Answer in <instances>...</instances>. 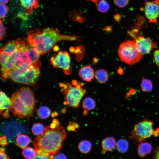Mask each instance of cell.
Masks as SVG:
<instances>
[{"label": "cell", "mask_w": 159, "mask_h": 159, "mask_svg": "<svg viewBox=\"0 0 159 159\" xmlns=\"http://www.w3.org/2000/svg\"><path fill=\"white\" fill-rule=\"evenodd\" d=\"M28 40L39 52L40 55L49 52L54 45L62 40L80 41V37L61 34L59 30L52 27L44 29L42 32L38 29L29 31Z\"/></svg>", "instance_id": "cell-1"}, {"label": "cell", "mask_w": 159, "mask_h": 159, "mask_svg": "<svg viewBox=\"0 0 159 159\" xmlns=\"http://www.w3.org/2000/svg\"><path fill=\"white\" fill-rule=\"evenodd\" d=\"M66 135L62 126H59L52 128L49 125H47L43 133L35 138L33 144L37 151L53 155L61 149Z\"/></svg>", "instance_id": "cell-2"}, {"label": "cell", "mask_w": 159, "mask_h": 159, "mask_svg": "<svg viewBox=\"0 0 159 159\" xmlns=\"http://www.w3.org/2000/svg\"><path fill=\"white\" fill-rule=\"evenodd\" d=\"M10 99V110L15 117L29 119L33 116L36 101L29 88L23 87L18 89L12 94Z\"/></svg>", "instance_id": "cell-3"}, {"label": "cell", "mask_w": 159, "mask_h": 159, "mask_svg": "<svg viewBox=\"0 0 159 159\" xmlns=\"http://www.w3.org/2000/svg\"><path fill=\"white\" fill-rule=\"evenodd\" d=\"M40 75L39 68L26 64L16 67L10 72L8 79L14 82L34 86Z\"/></svg>", "instance_id": "cell-4"}, {"label": "cell", "mask_w": 159, "mask_h": 159, "mask_svg": "<svg viewBox=\"0 0 159 159\" xmlns=\"http://www.w3.org/2000/svg\"><path fill=\"white\" fill-rule=\"evenodd\" d=\"M84 85L83 83H78L75 80H72L71 83H60L61 92L64 95V104L74 109L78 108L82 98L86 93L83 87Z\"/></svg>", "instance_id": "cell-5"}, {"label": "cell", "mask_w": 159, "mask_h": 159, "mask_svg": "<svg viewBox=\"0 0 159 159\" xmlns=\"http://www.w3.org/2000/svg\"><path fill=\"white\" fill-rule=\"evenodd\" d=\"M118 53L120 60L130 65L139 62L143 57L134 40L126 41L121 43L118 49Z\"/></svg>", "instance_id": "cell-6"}, {"label": "cell", "mask_w": 159, "mask_h": 159, "mask_svg": "<svg viewBox=\"0 0 159 159\" xmlns=\"http://www.w3.org/2000/svg\"><path fill=\"white\" fill-rule=\"evenodd\" d=\"M154 132L153 122L146 118L134 126L129 137L140 143L153 135Z\"/></svg>", "instance_id": "cell-7"}, {"label": "cell", "mask_w": 159, "mask_h": 159, "mask_svg": "<svg viewBox=\"0 0 159 159\" xmlns=\"http://www.w3.org/2000/svg\"><path fill=\"white\" fill-rule=\"evenodd\" d=\"M27 40V38H19L16 41V51L15 58L16 66L32 64L26 47Z\"/></svg>", "instance_id": "cell-8"}, {"label": "cell", "mask_w": 159, "mask_h": 159, "mask_svg": "<svg viewBox=\"0 0 159 159\" xmlns=\"http://www.w3.org/2000/svg\"><path fill=\"white\" fill-rule=\"evenodd\" d=\"M50 62L54 67L62 69L64 73L66 75L70 74L71 67V58L67 52H59L51 58Z\"/></svg>", "instance_id": "cell-9"}, {"label": "cell", "mask_w": 159, "mask_h": 159, "mask_svg": "<svg viewBox=\"0 0 159 159\" xmlns=\"http://www.w3.org/2000/svg\"><path fill=\"white\" fill-rule=\"evenodd\" d=\"M15 53L16 52L13 54H9L0 51L1 72L3 80L8 79L10 72L16 67Z\"/></svg>", "instance_id": "cell-10"}, {"label": "cell", "mask_w": 159, "mask_h": 159, "mask_svg": "<svg viewBox=\"0 0 159 159\" xmlns=\"http://www.w3.org/2000/svg\"><path fill=\"white\" fill-rule=\"evenodd\" d=\"M145 15L150 23H157L159 17V0H154L145 3Z\"/></svg>", "instance_id": "cell-11"}, {"label": "cell", "mask_w": 159, "mask_h": 159, "mask_svg": "<svg viewBox=\"0 0 159 159\" xmlns=\"http://www.w3.org/2000/svg\"><path fill=\"white\" fill-rule=\"evenodd\" d=\"M134 41L138 50L142 55L149 53L157 45L156 43L149 38L142 36H138Z\"/></svg>", "instance_id": "cell-12"}, {"label": "cell", "mask_w": 159, "mask_h": 159, "mask_svg": "<svg viewBox=\"0 0 159 159\" xmlns=\"http://www.w3.org/2000/svg\"><path fill=\"white\" fill-rule=\"evenodd\" d=\"M94 71L90 65H87L81 68L78 72L80 77L84 81L90 82L95 77Z\"/></svg>", "instance_id": "cell-13"}, {"label": "cell", "mask_w": 159, "mask_h": 159, "mask_svg": "<svg viewBox=\"0 0 159 159\" xmlns=\"http://www.w3.org/2000/svg\"><path fill=\"white\" fill-rule=\"evenodd\" d=\"M21 6L24 8L26 14H32L33 9H37L39 5V0H19Z\"/></svg>", "instance_id": "cell-14"}, {"label": "cell", "mask_w": 159, "mask_h": 159, "mask_svg": "<svg viewBox=\"0 0 159 159\" xmlns=\"http://www.w3.org/2000/svg\"><path fill=\"white\" fill-rule=\"evenodd\" d=\"M0 93V114L1 115L5 111L10 110L11 102L10 98H9L5 93L1 90Z\"/></svg>", "instance_id": "cell-15"}, {"label": "cell", "mask_w": 159, "mask_h": 159, "mask_svg": "<svg viewBox=\"0 0 159 159\" xmlns=\"http://www.w3.org/2000/svg\"><path fill=\"white\" fill-rule=\"evenodd\" d=\"M116 143V140L113 137H108L102 141V148L104 151H111L114 149Z\"/></svg>", "instance_id": "cell-16"}, {"label": "cell", "mask_w": 159, "mask_h": 159, "mask_svg": "<svg viewBox=\"0 0 159 159\" xmlns=\"http://www.w3.org/2000/svg\"><path fill=\"white\" fill-rule=\"evenodd\" d=\"M152 148L151 144L147 142L140 143L138 146V153L141 157H143L151 152Z\"/></svg>", "instance_id": "cell-17"}, {"label": "cell", "mask_w": 159, "mask_h": 159, "mask_svg": "<svg viewBox=\"0 0 159 159\" xmlns=\"http://www.w3.org/2000/svg\"><path fill=\"white\" fill-rule=\"evenodd\" d=\"M17 145L21 148H24L30 144L31 140L27 135L23 134H18L16 139Z\"/></svg>", "instance_id": "cell-18"}, {"label": "cell", "mask_w": 159, "mask_h": 159, "mask_svg": "<svg viewBox=\"0 0 159 159\" xmlns=\"http://www.w3.org/2000/svg\"><path fill=\"white\" fill-rule=\"evenodd\" d=\"M95 77L97 82L101 84L106 82L108 80V73L104 69H100L96 70L95 72Z\"/></svg>", "instance_id": "cell-19"}, {"label": "cell", "mask_w": 159, "mask_h": 159, "mask_svg": "<svg viewBox=\"0 0 159 159\" xmlns=\"http://www.w3.org/2000/svg\"><path fill=\"white\" fill-rule=\"evenodd\" d=\"M16 51V41L11 40L1 48L0 51L9 54H13Z\"/></svg>", "instance_id": "cell-20"}, {"label": "cell", "mask_w": 159, "mask_h": 159, "mask_svg": "<svg viewBox=\"0 0 159 159\" xmlns=\"http://www.w3.org/2000/svg\"><path fill=\"white\" fill-rule=\"evenodd\" d=\"M96 102L95 100L90 97H86L83 100L82 107L87 111L91 110L94 109L96 107Z\"/></svg>", "instance_id": "cell-21"}, {"label": "cell", "mask_w": 159, "mask_h": 159, "mask_svg": "<svg viewBox=\"0 0 159 159\" xmlns=\"http://www.w3.org/2000/svg\"><path fill=\"white\" fill-rule=\"evenodd\" d=\"M92 147L91 143L87 140H83L80 141L78 145V148L81 153H87L91 150Z\"/></svg>", "instance_id": "cell-22"}, {"label": "cell", "mask_w": 159, "mask_h": 159, "mask_svg": "<svg viewBox=\"0 0 159 159\" xmlns=\"http://www.w3.org/2000/svg\"><path fill=\"white\" fill-rule=\"evenodd\" d=\"M129 143L126 140L121 139L118 140L116 143V148L117 151L122 153L126 152L129 148Z\"/></svg>", "instance_id": "cell-23"}, {"label": "cell", "mask_w": 159, "mask_h": 159, "mask_svg": "<svg viewBox=\"0 0 159 159\" xmlns=\"http://www.w3.org/2000/svg\"><path fill=\"white\" fill-rule=\"evenodd\" d=\"M37 150L30 147H26L23 149L22 154L26 159H32L36 155Z\"/></svg>", "instance_id": "cell-24"}, {"label": "cell", "mask_w": 159, "mask_h": 159, "mask_svg": "<svg viewBox=\"0 0 159 159\" xmlns=\"http://www.w3.org/2000/svg\"><path fill=\"white\" fill-rule=\"evenodd\" d=\"M38 117L42 119H46L48 118L51 114L49 108L47 107L41 106L37 110Z\"/></svg>", "instance_id": "cell-25"}, {"label": "cell", "mask_w": 159, "mask_h": 159, "mask_svg": "<svg viewBox=\"0 0 159 159\" xmlns=\"http://www.w3.org/2000/svg\"><path fill=\"white\" fill-rule=\"evenodd\" d=\"M142 90L143 92H149L152 91L153 86L151 80L143 78L140 85Z\"/></svg>", "instance_id": "cell-26"}, {"label": "cell", "mask_w": 159, "mask_h": 159, "mask_svg": "<svg viewBox=\"0 0 159 159\" xmlns=\"http://www.w3.org/2000/svg\"><path fill=\"white\" fill-rule=\"evenodd\" d=\"M44 128V125L42 124L36 123L33 125L32 130L34 135L38 136L43 133Z\"/></svg>", "instance_id": "cell-27"}, {"label": "cell", "mask_w": 159, "mask_h": 159, "mask_svg": "<svg viewBox=\"0 0 159 159\" xmlns=\"http://www.w3.org/2000/svg\"><path fill=\"white\" fill-rule=\"evenodd\" d=\"M97 8L100 12L104 13L108 11L110 8L108 3L105 0H101L97 3Z\"/></svg>", "instance_id": "cell-28"}, {"label": "cell", "mask_w": 159, "mask_h": 159, "mask_svg": "<svg viewBox=\"0 0 159 159\" xmlns=\"http://www.w3.org/2000/svg\"><path fill=\"white\" fill-rule=\"evenodd\" d=\"M36 156L32 159H52V155H50L40 151H37Z\"/></svg>", "instance_id": "cell-29"}, {"label": "cell", "mask_w": 159, "mask_h": 159, "mask_svg": "<svg viewBox=\"0 0 159 159\" xmlns=\"http://www.w3.org/2000/svg\"><path fill=\"white\" fill-rule=\"evenodd\" d=\"M9 10L8 6L5 4H0V17L1 19L4 18L6 15Z\"/></svg>", "instance_id": "cell-30"}, {"label": "cell", "mask_w": 159, "mask_h": 159, "mask_svg": "<svg viewBox=\"0 0 159 159\" xmlns=\"http://www.w3.org/2000/svg\"><path fill=\"white\" fill-rule=\"evenodd\" d=\"M79 127L78 124L74 122H70L67 127V129L69 131H74Z\"/></svg>", "instance_id": "cell-31"}, {"label": "cell", "mask_w": 159, "mask_h": 159, "mask_svg": "<svg viewBox=\"0 0 159 159\" xmlns=\"http://www.w3.org/2000/svg\"><path fill=\"white\" fill-rule=\"evenodd\" d=\"M0 40H3L6 34V28L4 25L3 21L1 19L0 23Z\"/></svg>", "instance_id": "cell-32"}, {"label": "cell", "mask_w": 159, "mask_h": 159, "mask_svg": "<svg viewBox=\"0 0 159 159\" xmlns=\"http://www.w3.org/2000/svg\"><path fill=\"white\" fill-rule=\"evenodd\" d=\"M129 1V0H114V2L118 7H123L127 5Z\"/></svg>", "instance_id": "cell-33"}, {"label": "cell", "mask_w": 159, "mask_h": 159, "mask_svg": "<svg viewBox=\"0 0 159 159\" xmlns=\"http://www.w3.org/2000/svg\"><path fill=\"white\" fill-rule=\"evenodd\" d=\"M52 159H67L66 156L62 153H56L52 155Z\"/></svg>", "instance_id": "cell-34"}, {"label": "cell", "mask_w": 159, "mask_h": 159, "mask_svg": "<svg viewBox=\"0 0 159 159\" xmlns=\"http://www.w3.org/2000/svg\"><path fill=\"white\" fill-rule=\"evenodd\" d=\"M138 29L137 28H135L129 31L128 33L129 35L135 40L138 37Z\"/></svg>", "instance_id": "cell-35"}, {"label": "cell", "mask_w": 159, "mask_h": 159, "mask_svg": "<svg viewBox=\"0 0 159 159\" xmlns=\"http://www.w3.org/2000/svg\"><path fill=\"white\" fill-rule=\"evenodd\" d=\"M153 56L155 63L159 68V49H158L154 51Z\"/></svg>", "instance_id": "cell-36"}, {"label": "cell", "mask_w": 159, "mask_h": 159, "mask_svg": "<svg viewBox=\"0 0 159 159\" xmlns=\"http://www.w3.org/2000/svg\"><path fill=\"white\" fill-rule=\"evenodd\" d=\"M0 150V159H9L5 151L4 148H1Z\"/></svg>", "instance_id": "cell-37"}, {"label": "cell", "mask_w": 159, "mask_h": 159, "mask_svg": "<svg viewBox=\"0 0 159 159\" xmlns=\"http://www.w3.org/2000/svg\"><path fill=\"white\" fill-rule=\"evenodd\" d=\"M0 143L1 145L3 146H5L7 144V139L6 136L4 135L0 137Z\"/></svg>", "instance_id": "cell-38"}, {"label": "cell", "mask_w": 159, "mask_h": 159, "mask_svg": "<svg viewBox=\"0 0 159 159\" xmlns=\"http://www.w3.org/2000/svg\"><path fill=\"white\" fill-rule=\"evenodd\" d=\"M153 159H159V146L157 147L154 150Z\"/></svg>", "instance_id": "cell-39"}, {"label": "cell", "mask_w": 159, "mask_h": 159, "mask_svg": "<svg viewBox=\"0 0 159 159\" xmlns=\"http://www.w3.org/2000/svg\"><path fill=\"white\" fill-rule=\"evenodd\" d=\"M135 92V90L134 89H131L129 90L127 94V98L130 96L134 94Z\"/></svg>", "instance_id": "cell-40"}, {"label": "cell", "mask_w": 159, "mask_h": 159, "mask_svg": "<svg viewBox=\"0 0 159 159\" xmlns=\"http://www.w3.org/2000/svg\"><path fill=\"white\" fill-rule=\"evenodd\" d=\"M9 110H6L3 113V117L7 118L9 117Z\"/></svg>", "instance_id": "cell-41"}, {"label": "cell", "mask_w": 159, "mask_h": 159, "mask_svg": "<svg viewBox=\"0 0 159 159\" xmlns=\"http://www.w3.org/2000/svg\"><path fill=\"white\" fill-rule=\"evenodd\" d=\"M159 135V128L156 129L153 135L155 137H157Z\"/></svg>", "instance_id": "cell-42"}, {"label": "cell", "mask_w": 159, "mask_h": 159, "mask_svg": "<svg viewBox=\"0 0 159 159\" xmlns=\"http://www.w3.org/2000/svg\"><path fill=\"white\" fill-rule=\"evenodd\" d=\"M9 0H0V4H7Z\"/></svg>", "instance_id": "cell-43"}, {"label": "cell", "mask_w": 159, "mask_h": 159, "mask_svg": "<svg viewBox=\"0 0 159 159\" xmlns=\"http://www.w3.org/2000/svg\"><path fill=\"white\" fill-rule=\"evenodd\" d=\"M58 115V113L56 112H52L51 114L52 117H55L56 116Z\"/></svg>", "instance_id": "cell-44"}, {"label": "cell", "mask_w": 159, "mask_h": 159, "mask_svg": "<svg viewBox=\"0 0 159 159\" xmlns=\"http://www.w3.org/2000/svg\"><path fill=\"white\" fill-rule=\"evenodd\" d=\"M120 15H116L115 16V19L117 21H119L120 19Z\"/></svg>", "instance_id": "cell-45"}, {"label": "cell", "mask_w": 159, "mask_h": 159, "mask_svg": "<svg viewBox=\"0 0 159 159\" xmlns=\"http://www.w3.org/2000/svg\"><path fill=\"white\" fill-rule=\"evenodd\" d=\"M118 70L119 73L120 74H122V73L123 72V70L121 68L119 69Z\"/></svg>", "instance_id": "cell-46"}, {"label": "cell", "mask_w": 159, "mask_h": 159, "mask_svg": "<svg viewBox=\"0 0 159 159\" xmlns=\"http://www.w3.org/2000/svg\"><path fill=\"white\" fill-rule=\"evenodd\" d=\"M87 0L92 1L96 4H97L98 2V0Z\"/></svg>", "instance_id": "cell-47"}, {"label": "cell", "mask_w": 159, "mask_h": 159, "mask_svg": "<svg viewBox=\"0 0 159 159\" xmlns=\"http://www.w3.org/2000/svg\"><path fill=\"white\" fill-rule=\"evenodd\" d=\"M66 109L65 108H64L63 109V110L62 111L63 113H65L66 112Z\"/></svg>", "instance_id": "cell-48"}, {"label": "cell", "mask_w": 159, "mask_h": 159, "mask_svg": "<svg viewBox=\"0 0 159 159\" xmlns=\"http://www.w3.org/2000/svg\"><path fill=\"white\" fill-rule=\"evenodd\" d=\"M145 0V1H147V0Z\"/></svg>", "instance_id": "cell-49"}]
</instances>
